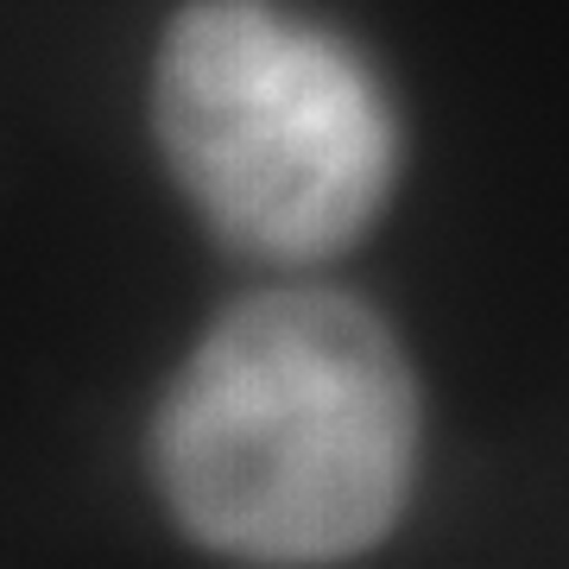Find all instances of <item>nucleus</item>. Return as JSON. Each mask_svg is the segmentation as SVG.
<instances>
[{
	"label": "nucleus",
	"instance_id": "f03ea898",
	"mask_svg": "<svg viewBox=\"0 0 569 569\" xmlns=\"http://www.w3.org/2000/svg\"><path fill=\"white\" fill-rule=\"evenodd\" d=\"M152 127L209 234L323 266L387 216L399 127L367 63L266 0H190L152 63Z\"/></svg>",
	"mask_w": 569,
	"mask_h": 569
},
{
	"label": "nucleus",
	"instance_id": "f257e3e1",
	"mask_svg": "<svg viewBox=\"0 0 569 569\" xmlns=\"http://www.w3.org/2000/svg\"><path fill=\"white\" fill-rule=\"evenodd\" d=\"M425 399L348 291H260L209 329L152 418L171 519L234 563H348L418 488Z\"/></svg>",
	"mask_w": 569,
	"mask_h": 569
}]
</instances>
